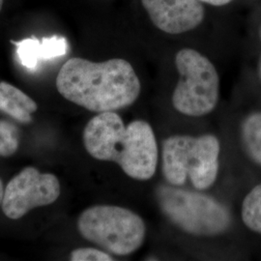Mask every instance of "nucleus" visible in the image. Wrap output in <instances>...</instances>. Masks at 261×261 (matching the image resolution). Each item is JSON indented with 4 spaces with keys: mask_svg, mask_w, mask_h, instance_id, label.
I'll use <instances>...</instances> for the list:
<instances>
[{
    "mask_svg": "<svg viewBox=\"0 0 261 261\" xmlns=\"http://www.w3.org/2000/svg\"><path fill=\"white\" fill-rule=\"evenodd\" d=\"M56 84L66 100L98 113L129 107L141 91L135 69L121 58L93 62L73 57L61 67Z\"/></svg>",
    "mask_w": 261,
    "mask_h": 261,
    "instance_id": "f257e3e1",
    "label": "nucleus"
},
{
    "mask_svg": "<svg viewBox=\"0 0 261 261\" xmlns=\"http://www.w3.org/2000/svg\"><path fill=\"white\" fill-rule=\"evenodd\" d=\"M83 138L85 149L94 159L116 163L135 180L154 176L158 144L148 122L139 119L125 125L116 112H101L86 124Z\"/></svg>",
    "mask_w": 261,
    "mask_h": 261,
    "instance_id": "f03ea898",
    "label": "nucleus"
},
{
    "mask_svg": "<svg viewBox=\"0 0 261 261\" xmlns=\"http://www.w3.org/2000/svg\"><path fill=\"white\" fill-rule=\"evenodd\" d=\"M221 145L214 135H174L163 141V173L171 186L189 178L196 190H206L218 177Z\"/></svg>",
    "mask_w": 261,
    "mask_h": 261,
    "instance_id": "7ed1b4c3",
    "label": "nucleus"
},
{
    "mask_svg": "<svg viewBox=\"0 0 261 261\" xmlns=\"http://www.w3.org/2000/svg\"><path fill=\"white\" fill-rule=\"evenodd\" d=\"M77 229L84 239L118 256L137 252L146 236L142 218L120 206L95 205L85 209L77 219Z\"/></svg>",
    "mask_w": 261,
    "mask_h": 261,
    "instance_id": "20e7f679",
    "label": "nucleus"
},
{
    "mask_svg": "<svg viewBox=\"0 0 261 261\" xmlns=\"http://www.w3.org/2000/svg\"><path fill=\"white\" fill-rule=\"evenodd\" d=\"M156 195L162 212L187 233L217 236L230 226L228 209L212 196L176 186H160Z\"/></svg>",
    "mask_w": 261,
    "mask_h": 261,
    "instance_id": "39448f33",
    "label": "nucleus"
},
{
    "mask_svg": "<svg viewBox=\"0 0 261 261\" xmlns=\"http://www.w3.org/2000/svg\"><path fill=\"white\" fill-rule=\"evenodd\" d=\"M180 75L172 94L178 112L200 117L214 111L220 94V79L213 63L196 49L183 48L175 56Z\"/></svg>",
    "mask_w": 261,
    "mask_h": 261,
    "instance_id": "423d86ee",
    "label": "nucleus"
},
{
    "mask_svg": "<svg viewBox=\"0 0 261 261\" xmlns=\"http://www.w3.org/2000/svg\"><path fill=\"white\" fill-rule=\"evenodd\" d=\"M60 191L56 175L28 167L12 178L4 189L2 211L11 220H19L34 208L54 203Z\"/></svg>",
    "mask_w": 261,
    "mask_h": 261,
    "instance_id": "0eeeda50",
    "label": "nucleus"
},
{
    "mask_svg": "<svg viewBox=\"0 0 261 261\" xmlns=\"http://www.w3.org/2000/svg\"><path fill=\"white\" fill-rule=\"evenodd\" d=\"M153 24L168 34H181L197 28L204 19L199 0H141Z\"/></svg>",
    "mask_w": 261,
    "mask_h": 261,
    "instance_id": "6e6552de",
    "label": "nucleus"
},
{
    "mask_svg": "<svg viewBox=\"0 0 261 261\" xmlns=\"http://www.w3.org/2000/svg\"><path fill=\"white\" fill-rule=\"evenodd\" d=\"M13 44L17 47L20 63L29 70H36L41 61L65 56L68 51V43L60 36L44 38L42 41L28 38Z\"/></svg>",
    "mask_w": 261,
    "mask_h": 261,
    "instance_id": "1a4fd4ad",
    "label": "nucleus"
},
{
    "mask_svg": "<svg viewBox=\"0 0 261 261\" xmlns=\"http://www.w3.org/2000/svg\"><path fill=\"white\" fill-rule=\"evenodd\" d=\"M241 138L249 157L261 166V112L252 113L243 121Z\"/></svg>",
    "mask_w": 261,
    "mask_h": 261,
    "instance_id": "9d476101",
    "label": "nucleus"
},
{
    "mask_svg": "<svg viewBox=\"0 0 261 261\" xmlns=\"http://www.w3.org/2000/svg\"><path fill=\"white\" fill-rule=\"evenodd\" d=\"M244 224L252 231L261 233V185L254 187L242 204Z\"/></svg>",
    "mask_w": 261,
    "mask_h": 261,
    "instance_id": "9b49d317",
    "label": "nucleus"
},
{
    "mask_svg": "<svg viewBox=\"0 0 261 261\" xmlns=\"http://www.w3.org/2000/svg\"><path fill=\"white\" fill-rule=\"evenodd\" d=\"M19 130L9 122L0 120V157H10L19 148Z\"/></svg>",
    "mask_w": 261,
    "mask_h": 261,
    "instance_id": "f8f14e48",
    "label": "nucleus"
},
{
    "mask_svg": "<svg viewBox=\"0 0 261 261\" xmlns=\"http://www.w3.org/2000/svg\"><path fill=\"white\" fill-rule=\"evenodd\" d=\"M1 90L9 97L10 100L13 101L16 105H18L19 108L24 110L28 113H34L37 111V103L33 101L29 96L24 92L19 90L16 86L8 84L6 82L0 83Z\"/></svg>",
    "mask_w": 261,
    "mask_h": 261,
    "instance_id": "ddd939ff",
    "label": "nucleus"
},
{
    "mask_svg": "<svg viewBox=\"0 0 261 261\" xmlns=\"http://www.w3.org/2000/svg\"><path fill=\"white\" fill-rule=\"evenodd\" d=\"M0 111L7 113L11 117L21 123H29L32 120L31 114L19 108L18 105L11 101L9 97L0 88Z\"/></svg>",
    "mask_w": 261,
    "mask_h": 261,
    "instance_id": "4468645a",
    "label": "nucleus"
},
{
    "mask_svg": "<svg viewBox=\"0 0 261 261\" xmlns=\"http://www.w3.org/2000/svg\"><path fill=\"white\" fill-rule=\"evenodd\" d=\"M72 261H112V256L105 251L93 248H81L75 249L70 254Z\"/></svg>",
    "mask_w": 261,
    "mask_h": 261,
    "instance_id": "2eb2a0df",
    "label": "nucleus"
},
{
    "mask_svg": "<svg viewBox=\"0 0 261 261\" xmlns=\"http://www.w3.org/2000/svg\"><path fill=\"white\" fill-rule=\"evenodd\" d=\"M201 2H205L207 4H211L213 6H224L225 4L231 2L232 0H199Z\"/></svg>",
    "mask_w": 261,
    "mask_h": 261,
    "instance_id": "dca6fc26",
    "label": "nucleus"
},
{
    "mask_svg": "<svg viewBox=\"0 0 261 261\" xmlns=\"http://www.w3.org/2000/svg\"><path fill=\"white\" fill-rule=\"evenodd\" d=\"M4 186H3V183H2V180L0 179V205L2 203V200H3V196H4Z\"/></svg>",
    "mask_w": 261,
    "mask_h": 261,
    "instance_id": "f3484780",
    "label": "nucleus"
},
{
    "mask_svg": "<svg viewBox=\"0 0 261 261\" xmlns=\"http://www.w3.org/2000/svg\"><path fill=\"white\" fill-rule=\"evenodd\" d=\"M2 7H3V0H0V12L2 10Z\"/></svg>",
    "mask_w": 261,
    "mask_h": 261,
    "instance_id": "a211bd4d",
    "label": "nucleus"
},
{
    "mask_svg": "<svg viewBox=\"0 0 261 261\" xmlns=\"http://www.w3.org/2000/svg\"><path fill=\"white\" fill-rule=\"evenodd\" d=\"M260 74H261V63H260Z\"/></svg>",
    "mask_w": 261,
    "mask_h": 261,
    "instance_id": "6ab92c4d",
    "label": "nucleus"
}]
</instances>
